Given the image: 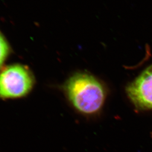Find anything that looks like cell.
Listing matches in <instances>:
<instances>
[{"label": "cell", "mask_w": 152, "mask_h": 152, "mask_svg": "<svg viewBox=\"0 0 152 152\" xmlns=\"http://www.w3.org/2000/svg\"><path fill=\"white\" fill-rule=\"evenodd\" d=\"M63 88L75 108L85 114L98 112L105 99L104 87L89 74H75L65 82Z\"/></svg>", "instance_id": "6da1fadb"}, {"label": "cell", "mask_w": 152, "mask_h": 152, "mask_svg": "<svg viewBox=\"0 0 152 152\" xmlns=\"http://www.w3.org/2000/svg\"><path fill=\"white\" fill-rule=\"evenodd\" d=\"M35 80L27 66L16 64L0 70V97L4 99L25 96L32 89Z\"/></svg>", "instance_id": "7a4b0ae2"}, {"label": "cell", "mask_w": 152, "mask_h": 152, "mask_svg": "<svg viewBox=\"0 0 152 152\" xmlns=\"http://www.w3.org/2000/svg\"><path fill=\"white\" fill-rule=\"evenodd\" d=\"M126 91L136 108L152 109V65L128 85Z\"/></svg>", "instance_id": "3957f363"}, {"label": "cell", "mask_w": 152, "mask_h": 152, "mask_svg": "<svg viewBox=\"0 0 152 152\" xmlns=\"http://www.w3.org/2000/svg\"><path fill=\"white\" fill-rule=\"evenodd\" d=\"M10 53V48L9 42L0 31V70Z\"/></svg>", "instance_id": "277c9868"}]
</instances>
